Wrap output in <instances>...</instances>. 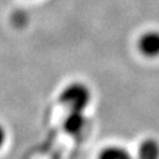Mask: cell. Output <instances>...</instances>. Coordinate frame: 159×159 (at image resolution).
Wrapping results in <instances>:
<instances>
[{
  "instance_id": "obj_6",
  "label": "cell",
  "mask_w": 159,
  "mask_h": 159,
  "mask_svg": "<svg viewBox=\"0 0 159 159\" xmlns=\"http://www.w3.org/2000/svg\"><path fill=\"white\" fill-rule=\"evenodd\" d=\"M5 140H6V131H5V127L0 124V148H2V145L5 144Z\"/></svg>"
},
{
  "instance_id": "obj_5",
  "label": "cell",
  "mask_w": 159,
  "mask_h": 159,
  "mask_svg": "<svg viewBox=\"0 0 159 159\" xmlns=\"http://www.w3.org/2000/svg\"><path fill=\"white\" fill-rule=\"evenodd\" d=\"M98 159H133L131 153L121 146H107L98 156Z\"/></svg>"
},
{
  "instance_id": "obj_3",
  "label": "cell",
  "mask_w": 159,
  "mask_h": 159,
  "mask_svg": "<svg viewBox=\"0 0 159 159\" xmlns=\"http://www.w3.org/2000/svg\"><path fill=\"white\" fill-rule=\"evenodd\" d=\"M86 117L84 112L79 111H68L66 118L64 119V130L70 136H80L86 129Z\"/></svg>"
},
{
  "instance_id": "obj_4",
  "label": "cell",
  "mask_w": 159,
  "mask_h": 159,
  "mask_svg": "<svg viewBox=\"0 0 159 159\" xmlns=\"http://www.w3.org/2000/svg\"><path fill=\"white\" fill-rule=\"evenodd\" d=\"M137 159H159V143L154 138L144 139L137 151Z\"/></svg>"
},
{
  "instance_id": "obj_2",
  "label": "cell",
  "mask_w": 159,
  "mask_h": 159,
  "mask_svg": "<svg viewBox=\"0 0 159 159\" xmlns=\"http://www.w3.org/2000/svg\"><path fill=\"white\" fill-rule=\"evenodd\" d=\"M138 48L144 57H159V31H148L140 35Z\"/></svg>"
},
{
  "instance_id": "obj_1",
  "label": "cell",
  "mask_w": 159,
  "mask_h": 159,
  "mask_svg": "<svg viewBox=\"0 0 159 159\" xmlns=\"http://www.w3.org/2000/svg\"><path fill=\"white\" fill-rule=\"evenodd\" d=\"M92 93L90 87L84 83L74 81L64 87L59 94V102L67 111L84 112L90 105Z\"/></svg>"
}]
</instances>
